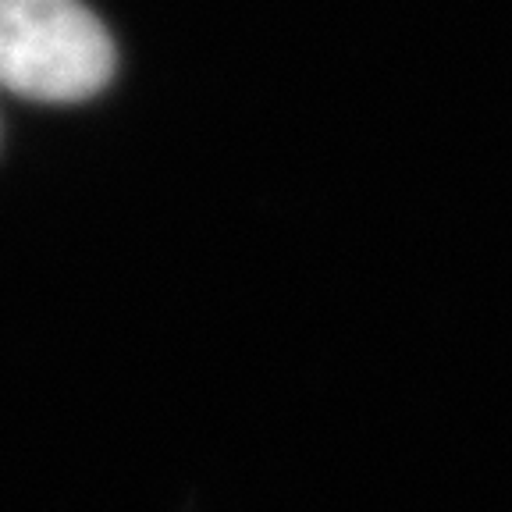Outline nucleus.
<instances>
[{
    "label": "nucleus",
    "instance_id": "nucleus-1",
    "mask_svg": "<svg viewBox=\"0 0 512 512\" xmlns=\"http://www.w3.org/2000/svg\"><path fill=\"white\" fill-rule=\"evenodd\" d=\"M114 75V43L79 0H0V86L75 104Z\"/></svg>",
    "mask_w": 512,
    "mask_h": 512
}]
</instances>
